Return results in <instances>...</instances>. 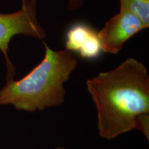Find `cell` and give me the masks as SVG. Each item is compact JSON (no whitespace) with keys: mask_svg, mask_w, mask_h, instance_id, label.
Masks as SVG:
<instances>
[{"mask_svg":"<svg viewBox=\"0 0 149 149\" xmlns=\"http://www.w3.org/2000/svg\"><path fill=\"white\" fill-rule=\"evenodd\" d=\"M19 35L44 42L46 33L37 18L36 0H22L19 10L11 13H0V51L6 64V81L14 79L15 74V68L8 56L9 44L14 36Z\"/></svg>","mask_w":149,"mask_h":149,"instance_id":"3957f363","label":"cell"},{"mask_svg":"<svg viewBox=\"0 0 149 149\" xmlns=\"http://www.w3.org/2000/svg\"><path fill=\"white\" fill-rule=\"evenodd\" d=\"M85 0H67L68 8L70 11H76L82 6Z\"/></svg>","mask_w":149,"mask_h":149,"instance_id":"ba28073f","label":"cell"},{"mask_svg":"<svg viewBox=\"0 0 149 149\" xmlns=\"http://www.w3.org/2000/svg\"><path fill=\"white\" fill-rule=\"evenodd\" d=\"M146 29L148 28L135 15L129 11L120 10L98 32L102 51L116 55L129 39Z\"/></svg>","mask_w":149,"mask_h":149,"instance_id":"277c9868","label":"cell"},{"mask_svg":"<svg viewBox=\"0 0 149 149\" xmlns=\"http://www.w3.org/2000/svg\"><path fill=\"white\" fill-rule=\"evenodd\" d=\"M44 42V59L26 75L6 81L0 89V106L33 113L64 103L65 83L77 66V60L66 49L55 51Z\"/></svg>","mask_w":149,"mask_h":149,"instance_id":"7a4b0ae2","label":"cell"},{"mask_svg":"<svg viewBox=\"0 0 149 149\" xmlns=\"http://www.w3.org/2000/svg\"><path fill=\"white\" fill-rule=\"evenodd\" d=\"M120 10L129 11L149 27V0H120Z\"/></svg>","mask_w":149,"mask_h":149,"instance_id":"8992f818","label":"cell"},{"mask_svg":"<svg viewBox=\"0 0 149 149\" xmlns=\"http://www.w3.org/2000/svg\"><path fill=\"white\" fill-rule=\"evenodd\" d=\"M54 149H67V148H65V147H63V146H59V147H57V148H55Z\"/></svg>","mask_w":149,"mask_h":149,"instance_id":"9c48e42d","label":"cell"},{"mask_svg":"<svg viewBox=\"0 0 149 149\" xmlns=\"http://www.w3.org/2000/svg\"><path fill=\"white\" fill-rule=\"evenodd\" d=\"M95 106L98 134L111 140L135 129L137 117L149 113V74L145 65L130 57L111 70L86 81Z\"/></svg>","mask_w":149,"mask_h":149,"instance_id":"6da1fadb","label":"cell"},{"mask_svg":"<svg viewBox=\"0 0 149 149\" xmlns=\"http://www.w3.org/2000/svg\"><path fill=\"white\" fill-rule=\"evenodd\" d=\"M135 129L139 130L147 140L149 139V113H144L139 115L135 121Z\"/></svg>","mask_w":149,"mask_h":149,"instance_id":"52a82bcc","label":"cell"},{"mask_svg":"<svg viewBox=\"0 0 149 149\" xmlns=\"http://www.w3.org/2000/svg\"><path fill=\"white\" fill-rule=\"evenodd\" d=\"M65 49L75 52L82 58L94 59L100 57L102 46L98 32L83 23L72 25L67 31Z\"/></svg>","mask_w":149,"mask_h":149,"instance_id":"5b68a950","label":"cell"}]
</instances>
